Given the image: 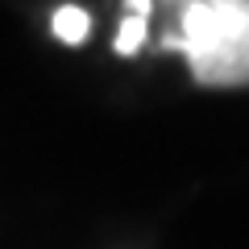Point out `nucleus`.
<instances>
[{"label": "nucleus", "instance_id": "f257e3e1", "mask_svg": "<svg viewBox=\"0 0 249 249\" xmlns=\"http://www.w3.org/2000/svg\"><path fill=\"white\" fill-rule=\"evenodd\" d=\"M162 50L187 58L199 88H249V0H154Z\"/></svg>", "mask_w": 249, "mask_h": 249}, {"label": "nucleus", "instance_id": "f03ea898", "mask_svg": "<svg viewBox=\"0 0 249 249\" xmlns=\"http://www.w3.org/2000/svg\"><path fill=\"white\" fill-rule=\"evenodd\" d=\"M150 17H154V0H124L121 25H116V37H112V50L121 58L142 54V46L150 42Z\"/></svg>", "mask_w": 249, "mask_h": 249}, {"label": "nucleus", "instance_id": "7ed1b4c3", "mask_svg": "<svg viewBox=\"0 0 249 249\" xmlns=\"http://www.w3.org/2000/svg\"><path fill=\"white\" fill-rule=\"evenodd\" d=\"M50 29H54V37H58V42L83 46V42H88V34H91V13L79 9V4H58V9H54V17H50Z\"/></svg>", "mask_w": 249, "mask_h": 249}]
</instances>
